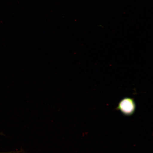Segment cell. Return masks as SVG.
I'll use <instances>...</instances> for the list:
<instances>
[{
    "instance_id": "cell-1",
    "label": "cell",
    "mask_w": 153,
    "mask_h": 153,
    "mask_svg": "<svg viewBox=\"0 0 153 153\" xmlns=\"http://www.w3.org/2000/svg\"><path fill=\"white\" fill-rule=\"evenodd\" d=\"M116 109L124 116H131L134 113L136 105L133 99L125 97L120 101Z\"/></svg>"
}]
</instances>
